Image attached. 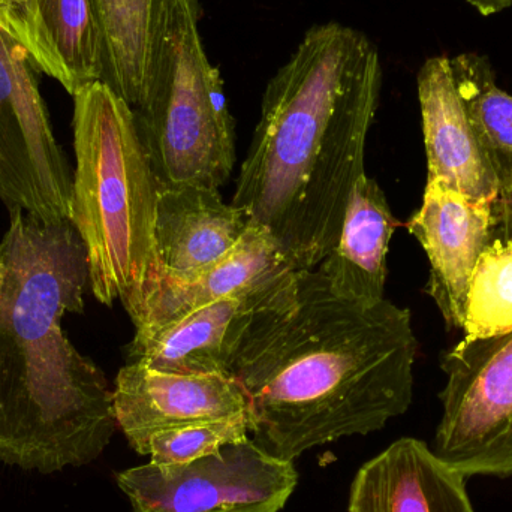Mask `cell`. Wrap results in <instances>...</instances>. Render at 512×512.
Wrapping results in <instances>:
<instances>
[{
	"label": "cell",
	"instance_id": "cell-1",
	"mask_svg": "<svg viewBox=\"0 0 512 512\" xmlns=\"http://www.w3.org/2000/svg\"><path fill=\"white\" fill-rule=\"evenodd\" d=\"M417 354L409 309L345 300L312 268L297 271L285 303L255 316L231 376L251 402L255 444L294 462L405 414Z\"/></svg>",
	"mask_w": 512,
	"mask_h": 512
},
{
	"label": "cell",
	"instance_id": "cell-2",
	"mask_svg": "<svg viewBox=\"0 0 512 512\" xmlns=\"http://www.w3.org/2000/svg\"><path fill=\"white\" fill-rule=\"evenodd\" d=\"M0 242V465L57 474L92 465L117 430L113 390L62 327L84 313L86 246L71 221L12 212Z\"/></svg>",
	"mask_w": 512,
	"mask_h": 512
},
{
	"label": "cell",
	"instance_id": "cell-3",
	"mask_svg": "<svg viewBox=\"0 0 512 512\" xmlns=\"http://www.w3.org/2000/svg\"><path fill=\"white\" fill-rule=\"evenodd\" d=\"M74 170L69 221L83 240L96 300L134 315L162 274L155 242L161 182L134 108L107 83L74 95Z\"/></svg>",
	"mask_w": 512,
	"mask_h": 512
},
{
	"label": "cell",
	"instance_id": "cell-4",
	"mask_svg": "<svg viewBox=\"0 0 512 512\" xmlns=\"http://www.w3.org/2000/svg\"><path fill=\"white\" fill-rule=\"evenodd\" d=\"M378 71L367 35L330 21L313 24L268 81L233 204L267 228L280 251L325 135L358 84Z\"/></svg>",
	"mask_w": 512,
	"mask_h": 512
},
{
	"label": "cell",
	"instance_id": "cell-5",
	"mask_svg": "<svg viewBox=\"0 0 512 512\" xmlns=\"http://www.w3.org/2000/svg\"><path fill=\"white\" fill-rule=\"evenodd\" d=\"M200 0H165L155 75L135 110L161 186L221 189L236 164L224 80L204 50Z\"/></svg>",
	"mask_w": 512,
	"mask_h": 512
},
{
	"label": "cell",
	"instance_id": "cell-6",
	"mask_svg": "<svg viewBox=\"0 0 512 512\" xmlns=\"http://www.w3.org/2000/svg\"><path fill=\"white\" fill-rule=\"evenodd\" d=\"M432 450L468 478L512 477V331L442 352Z\"/></svg>",
	"mask_w": 512,
	"mask_h": 512
},
{
	"label": "cell",
	"instance_id": "cell-7",
	"mask_svg": "<svg viewBox=\"0 0 512 512\" xmlns=\"http://www.w3.org/2000/svg\"><path fill=\"white\" fill-rule=\"evenodd\" d=\"M33 60L0 26V201L44 224L69 221L74 171L56 141Z\"/></svg>",
	"mask_w": 512,
	"mask_h": 512
},
{
	"label": "cell",
	"instance_id": "cell-8",
	"mask_svg": "<svg viewBox=\"0 0 512 512\" xmlns=\"http://www.w3.org/2000/svg\"><path fill=\"white\" fill-rule=\"evenodd\" d=\"M116 483L134 512H279L298 472L249 438L191 463L125 469Z\"/></svg>",
	"mask_w": 512,
	"mask_h": 512
},
{
	"label": "cell",
	"instance_id": "cell-9",
	"mask_svg": "<svg viewBox=\"0 0 512 512\" xmlns=\"http://www.w3.org/2000/svg\"><path fill=\"white\" fill-rule=\"evenodd\" d=\"M117 429L146 456L153 433L201 421L251 417V402L233 376L182 375L140 363L119 370L113 390Z\"/></svg>",
	"mask_w": 512,
	"mask_h": 512
},
{
	"label": "cell",
	"instance_id": "cell-10",
	"mask_svg": "<svg viewBox=\"0 0 512 512\" xmlns=\"http://www.w3.org/2000/svg\"><path fill=\"white\" fill-rule=\"evenodd\" d=\"M495 203L472 200L444 180H427L421 209L408 222L430 262L426 292L448 330H462L469 280L480 255L495 240Z\"/></svg>",
	"mask_w": 512,
	"mask_h": 512
},
{
	"label": "cell",
	"instance_id": "cell-11",
	"mask_svg": "<svg viewBox=\"0 0 512 512\" xmlns=\"http://www.w3.org/2000/svg\"><path fill=\"white\" fill-rule=\"evenodd\" d=\"M297 279L279 291L236 295L200 307L153 330H135L125 348L126 363L182 375L231 376L243 340L255 316L285 303Z\"/></svg>",
	"mask_w": 512,
	"mask_h": 512
},
{
	"label": "cell",
	"instance_id": "cell-12",
	"mask_svg": "<svg viewBox=\"0 0 512 512\" xmlns=\"http://www.w3.org/2000/svg\"><path fill=\"white\" fill-rule=\"evenodd\" d=\"M297 271L273 234L252 221L236 248L210 267L191 276L162 273L131 319L135 330H153L225 298L288 288Z\"/></svg>",
	"mask_w": 512,
	"mask_h": 512
},
{
	"label": "cell",
	"instance_id": "cell-13",
	"mask_svg": "<svg viewBox=\"0 0 512 512\" xmlns=\"http://www.w3.org/2000/svg\"><path fill=\"white\" fill-rule=\"evenodd\" d=\"M0 26L69 95L105 81L104 38L93 0H8L0 3Z\"/></svg>",
	"mask_w": 512,
	"mask_h": 512
},
{
	"label": "cell",
	"instance_id": "cell-14",
	"mask_svg": "<svg viewBox=\"0 0 512 512\" xmlns=\"http://www.w3.org/2000/svg\"><path fill=\"white\" fill-rule=\"evenodd\" d=\"M466 477L420 439L400 438L358 469L349 512H475Z\"/></svg>",
	"mask_w": 512,
	"mask_h": 512
},
{
	"label": "cell",
	"instance_id": "cell-15",
	"mask_svg": "<svg viewBox=\"0 0 512 512\" xmlns=\"http://www.w3.org/2000/svg\"><path fill=\"white\" fill-rule=\"evenodd\" d=\"M417 84L427 180H444L472 200L496 203L498 177L457 93L450 59H427L418 71Z\"/></svg>",
	"mask_w": 512,
	"mask_h": 512
},
{
	"label": "cell",
	"instance_id": "cell-16",
	"mask_svg": "<svg viewBox=\"0 0 512 512\" xmlns=\"http://www.w3.org/2000/svg\"><path fill=\"white\" fill-rule=\"evenodd\" d=\"M251 218L224 203L219 189L161 186L156 206L155 242L162 273L191 276L230 254Z\"/></svg>",
	"mask_w": 512,
	"mask_h": 512
},
{
	"label": "cell",
	"instance_id": "cell-17",
	"mask_svg": "<svg viewBox=\"0 0 512 512\" xmlns=\"http://www.w3.org/2000/svg\"><path fill=\"white\" fill-rule=\"evenodd\" d=\"M396 225L381 186L361 176L352 189L339 240L316 267L334 294L363 304L384 300L387 255Z\"/></svg>",
	"mask_w": 512,
	"mask_h": 512
},
{
	"label": "cell",
	"instance_id": "cell-18",
	"mask_svg": "<svg viewBox=\"0 0 512 512\" xmlns=\"http://www.w3.org/2000/svg\"><path fill=\"white\" fill-rule=\"evenodd\" d=\"M105 45V81L132 108L143 107L155 75L165 0H93Z\"/></svg>",
	"mask_w": 512,
	"mask_h": 512
},
{
	"label": "cell",
	"instance_id": "cell-19",
	"mask_svg": "<svg viewBox=\"0 0 512 512\" xmlns=\"http://www.w3.org/2000/svg\"><path fill=\"white\" fill-rule=\"evenodd\" d=\"M450 66L466 114L498 177L496 239L512 222V96L496 84L492 63L481 54H459Z\"/></svg>",
	"mask_w": 512,
	"mask_h": 512
},
{
	"label": "cell",
	"instance_id": "cell-20",
	"mask_svg": "<svg viewBox=\"0 0 512 512\" xmlns=\"http://www.w3.org/2000/svg\"><path fill=\"white\" fill-rule=\"evenodd\" d=\"M463 340L512 331V240L495 239L480 255L469 280Z\"/></svg>",
	"mask_w": 512,
	"mask_h": 512
},
{
	"label": "cell",
	"instance_id": "cell-21",
	"mask_svg": "<svg viewBox=\"0 0 512 512\" xmlns=\"http://www.w3.org/2000/svg\"><path fill=\"white\" fill-rule=\"evenodd\" d=\"M251 417L201 421L153 433L146 456L156 465H183L251 438Z\"/></svg>",
	"mask_w": 512,
	"mask_h": 512
},
{
	"label": "cell",
	"instance_id": "cell-22",
	"mask_svg": "<svg viewBox=\"0 0 512 512\" xmlns=\"http://www.w3.org/2000/svg\"><path fill=\"white\" fill-rule=\"evenodd\" d=\"M481 15L498 14L512 6V0H468Z\"/></svg>",
	"mask_w": 512,
	"mask_h": 512
},
{
	"label": "cell",
	"instance_id": "cell-23",
	"mask_svg": "<svg viewBox=\"0 0 512 512\" xmlns=\"http://www.w3.org/2000/svg\"><path fill=\"white\" fill-rule=\"evenodd\" d=\"M498 239L512 240V224L504 231V233L501 234V236L498 237Z\"/></svg>",
	"mask_w": 512,
	"mask_h": 512
},
{
	"label": "cell",
	"instance_id": "cell-24",
	"mask_svg": "<svg viewBox=\"0 0 512 512\" xmlns=\"http://www.w3.org/2000/svg\"><path fill=\"white\" fill-rule=\"evenodd\" d=\"M2 2H8V0H0V3H2Z\"/></svg>",
	"mask_w": 512,
	"mask_h": 512
}]
</instances>
